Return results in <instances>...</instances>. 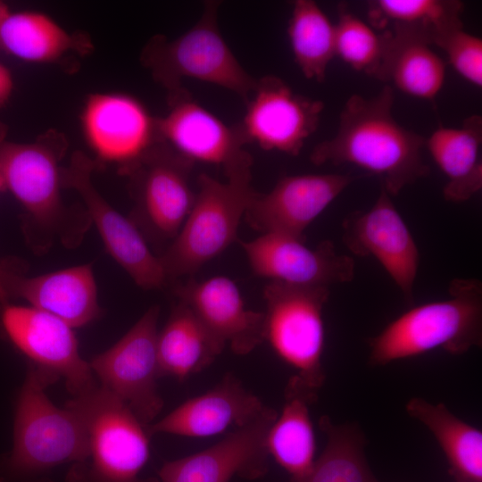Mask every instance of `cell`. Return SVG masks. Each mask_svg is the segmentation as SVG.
<instances>
[{
  "label": "cell",
  "instance_id": "6da1fadb",
  "mask_svg": "<svg viewBox=\"0 0 482 482\" xmlns=\"http://www.w3.org/2000/svg\"><path fill=\"white\" fill-rule=\"evenodd\" d=\"M393 104L394 89L388 85L370 97L351 96L337 133L314 146L311 162L356 165L378 176L391 196L428 176L422 155L425 137L398 123Z\"/></svg>",
  "mask_w": 482,
  "mask_h": 482
},
{
  "label": "cell",
  "instance_id": "7a4b0ae2",
  "mask_svg": "<svg viewBox=\"0 0 482 482\" xmlns=\"http://www.w3.org/2000/svg\"><path fill=\"white\" fill-rule=\"evenodd\" d=\"M66 142L47 133L32 143H0V169L5 189L21 205L22 229L29 247L46 253L56 242L77 247L92 225L85 208L62 200L61 162Z\"/></svg>",
  "mask_w": 482,
  "mask_h": 482
},
{
  "label": "cell",
  "instance_id": "3957f363",
  "mask_svg": "<svg viewBox=\"0 0 482 482\" xmlns=\"http://www.w3.org/2000/svg\"><path fill=\"white\" fill-rule=\"evenodd\" d=\"M57 381L29 364L16 400L12 447L0 461V482L43 477L56 467L83 459L86 434L81 419L66 404L56 406L46 394Z\"/></svg>",
  "mask_w": 482,
  "mask_h": 482
},
{
  "label": "cell",
  "instance_id": "277c9868",
  "mask_svg": "<svg viewBox=\"0 0 482 482\" xmlns=\"http://www.w3.org/2000/svg\"><path fill=\"white\" fill-rule=\"evenodd\" d=\"M450 298L407 311L370 340L369 362L386 365L435 349L462 354L482 345V283L454 278Z\"/></svg>",
  "mask_w": 482,
  "mask_h": 482
},
{
  "label": "cell",
  "instance_id": "5b68a950",
  "mask_svg": "<svg viewBox=\"0 0 482 482\" xmlns=\"http://www.w3.org/2000/svg\"><path fill=\"white\" fill-rule=\"evenodd\" d=\"M82 420L83 459L70 465L66 482H160L143 470L150 457V435L133 411L97 384L66 403Z\"/></svg>",
  "mask_w": 482,
  "mask_h": 482
},
{
  "label": "cell",
  "instance_id": "8992f818",
  "mask_svg": "<svg viewBox=\"0 0 482 482\" xmlns=\"http://www.w3.org/2000/svg\"><path fill=\"white\" fill-rule=\"evenodd\" d=\"M218 1H208L200 19L179 37L152 38L142 53L143 63L168 92L194 79L228 89L245 103L257 79L240 64L222 37L218 22Z\"/></svg>",
  "mask_w": 482,
  "mask_h": 482
},
{
  "label": "cell",
  "instance_id": "52a82bcc",
  "mask_svg": "<svg viewBox=\"0 0 482 482\" xmlns=\"http://www.w3.org/2000/svg\"><path fill=\"white\" fill-rule=\"evenodd\" d=\"M252 173L220 182L206 173L198 177V192L179 232L159 255L169 280L193 275L237 240L241 218L255 190Z\"/></svg>",
  "mask_w": 482,
  "mask_h": 482
},
{
  "label": "cell",
  "instance_id": "ba28073f",
  "mask_svg": "<svg viewBox=\"0 0 482 482\" xmlns=\"http://www.w3.org/2000/svg\"><path fill=\"white\" fill-rule=\"evenodd\" d=\"M329 294L328 287L278 281H270L263 289L264 341L295 370L293 377L316 394L326 378L323 308Z\"/></svg>",
  "mask_w": 482,
  "mask_h": 482
},
{
  "label": "cell",
  "instance_id": "9c48e42d",
  "mask_svg": "<svg viewBox=\"0 0 482 482\" xmlns=\"http://www.w3.org/2000/svg\"><path fill=\"white\" fill-rule=\"evenodd\" d=\"M194 165L159 141L125 174L134 200L129 218L148 244L169 245L179 232L195 198L190 185Z\"/></svg>",
  "mask_w": 482,
  "mask_h": 482
},
{
  "label": "cell",
  "instance_id": "30bf717a",
  "mask_svg": "<svg viewBox=\"0 0 482 482\" xmlns=\"http://www.w3.org/2000/svg\"><path fill=\"white\" fill-rule=\"evenodd\" d=\"M169 109L156 118L160 141L190 162L219 166L227 179L251 173L253 158L240 124L229 125L183 86L168 93Z\"/></svg>",
  "mask_w": 482,
  "mask_h": 482
},
{
  "label": "cell",
  "instance_id": "8fae6325",
  "mask_svg": "<svg viewBox=\"0 0 482 482\" xmlns=\"http://www.w3.org/2000/svg\"><path fill=\"white\" fill-rule=\"evenodd\" d=\"M160 308L151 306L112 347L89 362L99 385L122 401L146 427L163 408L156 340Z\"/></svg>",
  "mask_w": 482,
  "mask_h": 482
},
{
  "label": "cell",
  "instance_id": "7c38bea8",
  "mask_svg": "<svg viewBox=\"0 0 482 482\" xmlns=\"http://www.w3.org/2000/svg\"><path fill=\"white\" fill-rule=\"evenodd\" d=\"M96 168L95 160L83 153H74L69 165L62 169L63 188L72 189L80 196L106 251L138 287L145 290L166 287L170 281L159 255L153 253L134 222L113 208L96 188L92 180Z\"/></svg>",
  "mask_w": 482,
  "mask_h": 482
},
{
  "label": "cell",
  "instance_id": "4fadbf2b",
  "mask_svg": "<svg viewBox=\"0 0 482 482\" xmlns=\"http://www.w3.org/2000/svg\"><path fill=\"white\" fill-rule=\"evenodd\" d=\"M0 323L12 344L37 369L64 380L73 396L82 395L97 383L79 350L73 328L61 319L27 305H1Z\"/></svg>",
  "mask_w": 482,
  "mask_h": 482
},
{
  "label": "cell",
  "instance_id": "5bb4252c",
  "mask_svg": "<svg viewBox=\"0 0 482 482\" xmlns=\"http://www.w3.org/2000/svg\"><path fill=\"white\" fill-rule=\"evenodd\" d=\"M82 134L96 162L118 165L126 174L160 139L157 121L133 96L89 95L81 110Z\"/></svg>",
  "mask_w": 482,
  "mask_h": 482
},
{
  "label": "cell",
  "instance_id": "9a60e30c",
  "mask_svg": "<svg viewBox=\"0 0 482 482\" xmlns=\"http://www.w3.org/2000/svg\"><path fill=\"white\" fill-rule=\"evenodd\" d=\"M239 123L248 143L266 151L298 155L316 131L323 102L295 93L273 75L257 79Z\"/></svg>",
  "mask_w": 482,
  "mask_h": 482
},
{
  "label": "cell",
  "instance_id": "2e32d148",
  "mask_svg": "<svg viewBox=\"0 0 482 482\" xmlns=\"http://www.w3.org/2000/svg\"><path fill=\"white\" fill-rule=\"evenodd\" d=\"M278 412L267 406L250 423L234 429L215 445L196 453L165 461L160 482H230L234 477L254 480L269 470L266 440Z\"/></svg>",
  "mask_w": 482,
  "mask_h": 482
},
{
  "label": "cell",
  "instance_id": "e0dca14e",
  "mask_svg": "<svg viewBox=\"0 0 482 482\" xmlns=\"http://www.w3.org/2000/svg\"><path fill=\"white\" fill-rule=\"evenodd\" d=\"M342 241L357 256H373L411 303L420 263L415 240L383 187L367 211L351 213L343 221Z\"/></svg>",
  "mask_w": 482,
  "mask_h": 482
},
{
  "label": "cell",
  "instance_id": "ac0fdd59",
  "mask_svg": "<svg viewBox=\"0 0 482 482\" xmlns=\"http://www.w3.org/2000/svg\"><path fill=\"white\" fill-rule=\"evenodd\" d=\"M240 245L253 274L270 281L329 287L349 283L355 276L353 258L337 253L329 240L310 248L296 237L263 233Z\"/></svg>",
  "mask_w": 482,
  "mask_h": 482
},
{
  "label": "cell",
  "instance_id": "d6986e66",
  "mask_svg": "<svg viewBox=\"0 0 482 482\" xmlns=\"http://www.w3.org/2000/svg\"><path fill=\"white\" fill-rule=\"evenodd\" d=\"M346 173L280 179L268 193L255 191L244 217L253 229L305 239L304 230L353 182Z\"/></svg>",
  "mask_w": 482,
  "mask_h": 482
},
{
  "label": "cell",
  "instance_id": "ffe728a7",
  "mask_svg": "<svg viewBox=\"0 0 482 482\" xmlns=\"http://www.w3.org/2000/svg\"><path fill=\"white\" fill-rule=\"evenodd\" d=\"M5 293L29 306L48 312L73 328L83 327L101 314L97 286L91 263L28 276L14 261L0 262Z\"/></svg>",
  "mask_w": 482,
  "mask_h": 482
},
{
  "label": "cell",
  "instance_id": "44dd1931",
  "mask_svg": "<svg viewBox=\"0 0 482 482\" xmlns=\"http://www.w3.org/2000/svg\"><path fill=\"white\" fill-rule=\"evenodd\" d=\"M174 293L236 354H248L264 342V313L246 309L238 287L229 278H190L176 285Z\"/></svg>",
  "mask_w": 482,
  "mask_h": 482
},
{
  "label": "cell",
  "instance_id": "7402d4cb",
  "mask_svg": "<svg viewBox=\"0 0 482 482\" xmlns=\"http://www.w3.org/2000/svg\"><path fill=\"white\" fill-rule=\"evenodd\" d=\"M262 401L232 373L224 375L211 390L190 398L147 427L150 436L163 433L207 437L229 428L243 427L265 410Z\"/></svg>",
  "mask_w": 482,
  "mask_h": 482
},
{
  "label": "cell",
  "instance_id": "603a6c76",
  "mask_svg": "<svg viewBox=\"0 0 482 482\" xmlns=\"http://www.w3.org/2000/svg\"><path fill=\"white\" fill-rule=\"evenodd\" d=\"M385 31L386 47L374 78L412 97L435 99L445 83V62L426 37L406 30Z\"/></svg>",
  "mask_w": 482,
  "mask_h": 482
},
{
  "label": "cell",
  "instance_id": "cb8c5ba5",
  "mask_svg": "<svg viewBox=\"0 0 482 482\" xmlns=\"http://www.w3.org/2000/svg\"><path fill=\"white\" fill-rule=\"evenodd\" d=\"M482 119L466 118L458 128L439 127L428 138L425 148L447 178L443 189L445 200H469L482 187Z\"/></svg>",
  "mask_w": 482,
  "mask_h": 482
},
{
  "label": "cell",
  "instance_id": "d4e9b609",
  "mask_svg": "<svg viewBox=\"0 0 482 482\" xmlns=\"http://www.w3.org/2000/svg\"><path fill=\"white\" fill-rule=\"evenodd\" d=\"M225 345L186 304L178 301L157 334L159 376L183 381L210 366Z\"/></svg>",
  "mask_w": 482,
  "mask_h": 482
},
{
  "label": "cell",
  "instance_id": "484cf974",
  "mask_svg": "<svg viewBox=\"0 0 482 482\" xmlns=\"http://www.w3.org/2000/svg\"><path fill=\"white\" fill-rule=\"evenodd\" d=\"M317 394L303 387L294 377L285 388V403L267 435V449L295 479L309 471L315 461L316 440L309 406Z\"/></svg>",
  "mask_w": 482,
  "mask_h": 482
},
{
  "label": "cell",
  "instance_id": "4316f807",
  "mask_svg": "<svg viewBox=\"0 0 482 482\" xmlns=\"http://www.w3.org/2000/svg\"><path fill=\"white\" fill-rule=\"evenodd\" d=\"M407 413L422 423L439 444L454 482H482V432L452 413L444 403L414 397Z\"/></svg>",
  "mask_w": 482,
  "mask_h": 482
},
{
  "label": "cell",
  "instance_id": "83f0119b",
  "mask_svg": "<svg viewBox=\"0 0 482 482\" xmlns=\"http://www.w3.org/2000/svg\"><path fill=\"white\" fill-rule=\"evenodd\" d=\"M0 46L26 62L53 63L75 48V38L46 13L11 12L3 4Z\"/></svg>",
  "mask_w": 482,
  "mask_h": 482
},
{
  "label": "cell",
  "instance_id": "f1b7e54d",
  "mask_svg": "<svg viewBox=\"0 0 482 482\" xmlns=\"http://www.w3.org/2000/svg\"><path fill=\"white\" fill-rule=\"evenodd\" d=\"M319 426L327 437L325 448L309 471L291 482H379L368 465L365 436L356 424H334L325 415Z\"/></svg>",
  "mask_w": 482,
  "mask_h": 482
},
{
  "label": "cell",
  "instance_id": "f546056e",
  "mask_svg": "<svg viewBox=\"0 0 482 482\" xmlns=\"http://www.w3.org/2000/svg\"><path fill=\"white\" fill-rule=\"evenodd\" d=\"M287 37L295 62L303 76L322 82L336 56L335 25L316 2L293 3Z\"/></svg>",
  "mask_w": 482,
  "mask_h": 482
},
{
  "label": "cell",
  "instance_id": "4dcf8cb0",
  "mask_svg": "<svg viewBox=\"0 0 482 482\" xmlns=\"http://www.w3.org/2000/svg\"><path fill=\"white\" fill-rule=\"evenodd\" d=\"M463 4L456 0H374L368 3L370 24L376 29L417 33L432 45L439 33L462 26Z\"/></svg>",
  "mask_w": 482,
  "mask_h": 482
},
{
  "label": "cell",
  "instance_id": "1f68e13d",
  "mask_svg": "<svg viewBox=\"0 0 482 482\" xmlns=\"http://www.w3.org/2000/svg\"><path fill=\"white\" fill-rule=\"evenodd\" d=\"M334 25L336 56L353 70L374 77L384 54L386 32H379L343 5Z\"/></svg>",
  "mask_w": 482,
  "mask_h": 482
},
{
  "label": "cell",
  "instance_id": "d6a6232c",
  "mask_svg": "<svg viewBox=\"0 0 482 482\" xmlns=\"http://www.w3.org/2000/svg\"><path fill=\"white\" fill-rule=\"evenodd\" d=\"M440 47L453 68L470 84L482 86V40L464 30L463 25L450 28L432 40Z\"/></svg>",
  "mask_w": 482,
  "mask_h": 482
},
{
  "label": "cell",
  "instance_id": "836d02e7",
  "mask_svg": "<svg viewBox=\"0 0 482 482\" xmlns=\"http://www.w3.org/2000/svg\"><path fill=\"white\" fill-rule=\"evenodd\" d=\"M13 90V79L9 69L0 62V107L9 100Z\"/></svg>",
  "mask_w": 482,
  "mask_h": 482
},
{
  "label": "cell",
  "instance_id": "e575fe53",
  "mask_svg": "<svg viewBox=\"0 0 482 482\" xmlns=\"http://www.w3.org/2000/svg\"><path fill=\"white\" fill-rule=\"evenodd\" d=\"M9 303L10 301L4 287L1 269H0V304L4 305Z\"/></svg>",
  "mask_w": 482,
  "mask_h": 482
},
{
  "label": "cell",
  "instance_id": "d590c367",
  "mask_svg": "<svg viewBox=\"0 0 482 482\" xmlns=\"http://www.w3.org/2000/svg\"><path fill=\"white\" fill-rule=\"evenodd\" d=\"M23 482H53L51 479L46 478V477H38L35 478H31Z\"/></svg>",
  "mask_w": 482,
  "mask_h": 482
},
{
  "label": "cell",
  "instance_id": "8d00e7d4",
  "mask_svg": "<svg viewBox=\"0 0 482 482\" xmlns=\"http://www.w3.org/2000/svg\"><path fill=\"white\" fill-rule=\"evenodd\" d=\"M4 189H5V183H4V179L2 170H1V169H0V193H1Z\"/></svg>",
  "mask_w": 482,
  "mask_h": 482
},
{
  "label": "cell",
  "instance_id": "74e56055",
  "mask_svg": "<svg viewBox=\"0 0 482 482\" xmlns=\"http://www.w3.org/2000/svg\"><path fill=\"white\" fill-rule=\"evenodd\" d=\"M2 6H3V4H0V12H1Z\"/></svg>",
  "mask_w": 482,
  "mask_h": 482
}]
</instances>
